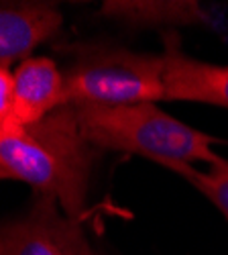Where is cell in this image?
Returning a JSON list of instances; mask_svg holds the SVG:
<instances>
[{"instance_id": "obj_3", "label": "cell", "mask_w": 228, "mask_h": 255, "mask_svg": "<svg viewBox=\"0 0 228 255\" xmlns=\"http://www.w3.org/2000/svg\"><path fill=\"white\" fill-rule=\"evenodd\" d=\"M61 70L72 106H122L165 100L163 53L135 51L112 41L68 45Z\"/></svg>"}, {"instance_id": "obj_7", "label": "cell", "mask_w": 228, "mask_h": 255, "mask_svg": "<svg viewBox=\"0 0 228 255\" xmlns=\"http://www.w3.org/2000/svg\"><path fill=\"white\" fill-rule=\"evenodd\" d=\"M16 119L23 127L37 125L66 106V86L61 68L51 57H29L12 72Z\"/></svg>"}, {"instance_id": "obj_2", "label": "cell", "mask_w": 228, "mask_h": 255, "mask_svg": "<svg viewBox=\"0 0 228 255\" xmlns=\"http://www.w3.org/2000/svg\"><path fill=\"white\" fill-rule=\"evenodd\" d=\"M74 109L81 133L102 153L141 155L165 169L198 161L212 165L220 159L212 149L218 139L171 117L157 102Z\"/></svg>"}, {"instance_id": "obj_1", "label": "cell", "mask_w": 228, "mask_h": 255, "mask_svg": "<svg viewBox=\"0 0 228 255\" xmlns=\"http://www.w3.org/2000/svg\"><path fill=\"white\" fill-rule=\"evenodd\" d=\"M100 157L102 151L81 133L72 104L14 135L0 137V165L10 180L29 184L35 196L57 200L68 217L79 221Z\"/></svg>"}, {"instance_id": "obj_12", "label": "cell", "mask_w": 228, "mask_h": 255, "mask_svg": "<svg viewBox=\"0 0 228 255\" xmlns=\"http://www.w3.org/2000/svg\"><path fill=\"white\" fill-rule=\"evenodd\" d=\"M96 255H108V253H102V251H96Z\"/></svg>"}, {"instance_id": "obj_6", "label": "cell", "mask_w": 228, "mask_h": 255, "mask_svg": "<svg viewBox=\"0 0 228 255\" xmlns=\"http://www.w3.org/2000/svg\"><path fill=\"white\" fill-rule=\"evenodd\" d=\"M64 14L53 2H0V68H10L59 35Z\"/></svg>"}, {"instance_id": "obj_5", "label": "cell", "mask_w": 228, "mask_h": 255, "mask_svg": "<svg viewBox=\"0 0 228 255\" xmlns=\"http://www.w3.org/2000/svg\"><path fill=\"white\" fill-rule=\"evenodd\" d=\"M165 100H183L228 109V66L190 57L173 35H165L163 49Z\"/></svg>"}, {"instance_id": "obj_9", "label": "cell", "mask_w": 228, "mask_h": 255, "mask_svg": "<svg viewBox=\"0 0 228 255\" xmlns=\"http://www.w3.org/2000/svg\"><path fill=\"white\" fill-rule=\"evenodd\" d=\"M171 172L188 180L228 221V159L220 157L208 169H198L194 165H175L171 167Z\"/></svg>"}, {"instance_id": "obj_10", "label": "cell", "mask_w": 228, "mask_h": 255, "mask_svg": "<svg viewBox=\"0 0 228 255\" xmlns=\"http://www.w3.org/2000/svg\"><path fill=\"white\" fill-rule=\"evenodd\" d=\"M23 129L16 119L14 80L10 68H0V137L14 135Z\"/></svg>"}, {"instance_id": "obj_4", "label": "cell", "mask_w": 228, "mask_h": 255, "mask_svg": "<svg viewBox=\"0 0 228 255\" xmlns=\"http://www.w3.org/2000/svg\"><path fill=\"white\" fill-rule=\"evenodd\" d=\"M0 255H96L79 219L57 200L35 196L18 215L0 219Z\"/></svg>"}, {"instance_id": "obj_8", "label": "cell", "mask_w": 228, "mask_h": 255, "mask_svg": "<svg viewBox=\"0 0 228 255\" xmlns=\"http://www.w3.org/2000/svg\"><path fill=\"white\" fill-rule=\"evenodd\" d=\"M100 14L131 27L210 25L212 14L200 2H104Z\"/></svg>"}, {"instance_id": "obj_11", "label": "cell", "mask_w": 228, "mask_h": 255, "mask_svg": "<svg viewBox=\"0 0 228 255\" xmlns=\"http://www.w3.org/2000/svg\"><path fill=\"white\" fill-rule=\"evenodd\" d=\"M0 180H10V176H8V172H6V169H4L2 165H0Z\"/></svg>"}]
</instances>
